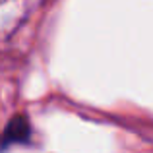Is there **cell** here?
Wrapping results in <instances>:
<instances>
[{
	"label": "cell",
	"mask_w": 153,
	"mask_h": 153,
	"mask_svg": "<svg viewBox=\"0 0 153 153\" xmlns=\"http://www.w3.org/2000/svg\"><path fill=\"white\" fill-rule=\"evenodd\" d=\"M2 2H8V0H0V4H2Z\"/></svg>",
	"instance_id": "2"
},
{
	"label": "cell",
	"mask_w": 153,
	"mask_h": 153,
	"mask_svg": "<svg viewBox=\"0 0 153 153\" xmlns=\"http://www.w3.org/2000/svg\"><path fill=\"white\" fill-rule=\"evenodd\" d=\"M29 124H27L25 116H14L10 124L6 126V132L2 136V146H10V143H23L29 138Z\"/></svg>",
	"instance_id": "1"
}]
</instances>
